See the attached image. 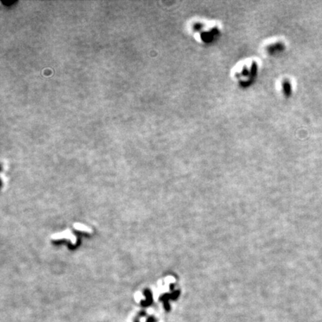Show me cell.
<instances>
[{"label": "cell", "mask_w": 322, "mask_h": 322, "mask_svg": "<svg viewBox=\"0 0 322 322\" xmlns=\"http://www.w3.org/2000/svg\"><path fill=\"white\" fill-rule=\"evenodd\" d=\"M186 31L189 36L202 46H210L216 43L224 31V25L219 20L194 17L186 23Z\"/></svg>", "instance_id": "obj_1"}, {"label": "cell", "mask_w": 322, "mask_h": 322, "mask_svg": "<svg viewBox=\"0 0 322 322\" xmlns=\"http://www.w3.org/2000/svg\"><path fill=\"white\" fill-rule=\"evenodd\" d=\"M262 69V60L256 56L242 58L232 66L230 78L240 89H248L256 83Z\"/></svg>", "instance_id": "obj_2"}, {"label": "cell", "mask_w": 322, "mask_h": 322, "mask_svg": "<svg viewBox=\"0 0 322 322\" xmlns=\"http://www.w3.org/2000/svg\"><path fill=\"white\" fill-rule=\"evenodd\" d=\"M288 46L285 37L280 35L268 37L260 43L259 50L263 57L272 58L280 56L286 52Z\"/></svg>", "instance_id": "obj_3"}, {"label": "cell", "mask_w": 322, "mask_h": 322, "mask_svg": "<svg viewBox=\"0 0 322 322\" xmlns=\"http://www.w3.org/2000/svg\"><path fill=\"white\" fill-rule=\"evenodd\" d=\"M275 88L278 95L283 98H290L294 92V82L291 77L282 75L278 77L275 81Z\"/></svg>", "instance_id": "obj_4"}, {"label": "cell", "mask_w": 322, "mask_h": 322, "mask_svg": "<svg viewBox=\"0 0 322 322\" xmlns=\"http://www.w3.org/2000/svg\"><path fill=\"white\" fill-rule=\"evenodd\" d=\"M75 228L77 230H85V231H90V229L88 228L87 226L83 225V224H75Z\"/></svg>", "instance_id": "obj_5"}]
</instances>
